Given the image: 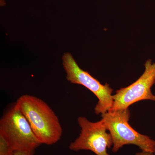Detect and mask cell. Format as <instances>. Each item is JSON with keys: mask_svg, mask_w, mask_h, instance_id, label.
<instances>
[{"mask_svg": "<svg viewBox=\"0 0 155 155\" xmlns=\"http://www.w3.org/2000/svg\"><path fill=\"white\" fill-rule=\"evenodd\" d=\"M15 106L27 119L41 144L51 145L61 139L63 129L59 119L44 101L33 96L23 95Z\"/></svg>", "mask_w": 155, "mask_h": 155, "instance_id": "cell-1", "label": "cell"}, {"mask_svg": "<svg viewBox=\"0 0 155 155\" xmlns=\"http://www.w3.org/2000/svg\"><path fill=\"white\" fill-rule=\"evenodd\" d=\"M102 120L111 134L113 140L112 151L117 153L126 145H134L142 151L155 153V140L138 133L129 124V108L116 111H109L102 114Z\"/></svg>", "mask_w": 155, "mask_h": 155, "instance_id": "cell-2", "label": "cell"}, {"mask_svg": "<svg viewBox=\"0 0 155 155\" xmlns=\"http://www.w3.org/2000/svg\"><path fill=\"white\" fill-rule=\"evenodd\" d=\"M0 135L14 151L35 150L41 145L27 119L15 105L0 120Z\"/></svg>", "mask_w": 155, "mask_h": 155, "instance_id": "cell-3", "label": "cell"}, {"mask_svg": "<svg viewBox=\"0 0 155 155\" xmlns=\"http://www.w3.org/2000/svg\"><path fill=\"white\" fill-rule=\"evenodd\" d=\"M62 59L67 80L71 83L85 87L97 98V103L94 108L95 114L102 115L110 111L114 104V99L113 90L110 85L107 83L103 85L88 72L84 71L70 53H65Z\"/></svg>", "mask_w": 155, "mask_h": 155, "instance_id": "cell-4", "label": "cell"}, {"mask_svg": "<svg viewBox=\"0 0 155 155\" xmlns=\"http://www.w3.org/2000/svg\"><path fill=\"white\" fill-rule=\"evenodd\" d=\"M78 122L81 128L80 133L70 143L69 149L75 152L89 150L96 155H110L107 149L113 146V140L103 120L91 122L86 117L80 116L78 118Z\"/></svg>", "mask_w": 155, "mask_h": 155, "instance_id": "cell-5", "label": "cell"}, {"mask_svg": "<svg viewBox=\"0 0 155 155\" xmlns=\"http://www.w3.org/2000/svg\"><path fill=\"white\" fill-rule=\"evenodd\" d=\"M142 75L132 84L116 91L113 94L114 104L111 110L129 108L133 104L143 100L155 101L151 88L155 84V63L149 59L144 64Z\"/></svg>", "mask_w": 155, "mask_h": 155, "instance_id": "cell-6", "label": "cell"}, {"mask_svg": "<svg viewBox=\"0 0 155 155\" xmlns=\"http://www.w3.org/2000/svg\"><path fill=\"white\" fill-rule=\"evenodd\" d=\"M15 151L2 136L0 135V155H14Z\"/></svg>", "mask_w": 155, "mask_h": 155, "instance_id": "cell-7", "label": "cell"}, {"mask_svg": "<svg viewBox=\"0 0 155 155\" xmlns=\"http://www.w3.org/2000/svg\"><path fill=\"white\" fill-rule=\"evenodd\" d=\"M35 150L15 151L14 155H35Z\"/></svg>", "mask_w": 155, "mask_h": 155, "instance_id": "cell-8", "label": "cell"}, {"mask_svg": "<svg viewBox=\"0 0 155 155\" xmlns=\"http://www.w3.org/2000/svg\"><path fill=\"white\" fill-rule=\"evenodd\" d=\"M135 155H155V153L148 152L142 151L137 153Z\"/></svg>", "mask_w": 155, "mask_h": 155, "instance_id": "cell-9", "label": "cell"}]
</instances>
